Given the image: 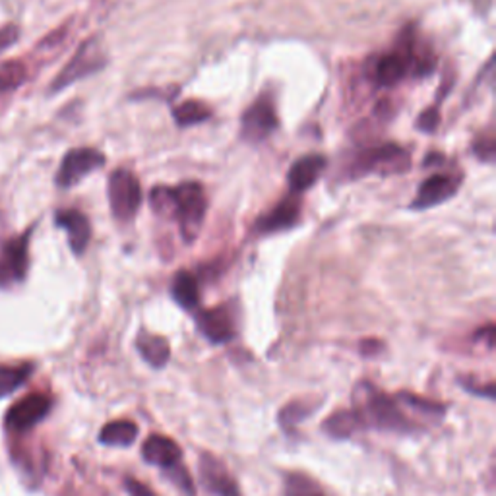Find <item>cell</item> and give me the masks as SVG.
I'll use <instances>...</instances> for the list:
<instances>
[{"mask_svg":"<svg viewBox=\"0 0 496 496\" xmlns=\"http://www.w3.org/2000/svg\"><path fill=\"white\" fill-rule=\"evenodd\" d=\"M196 322H198L200 332L208 337L212 344H227V341H231L236 334L233 314L227 306L204 310V313H200L198 318H196Z\"/></svg>","mask_w":496,"mask_h":496,"instance_id":"12","label":"cell"},{"mask_svg":"<svg viewBox=\"0 0 496 496\" xmlns=\"http://www.w3.org/2000/svg\"><path fill=\"white\" fill-rule=\"evenodd\" d=\"M103 65H105V55H103L99 41L88 39L86 43H81L78 53L72 57V60L55 78L50 91H60V89L72 86L74 81L93 74V72H97Z\"/></svg>","mask_w":496,"mask_h":496,"instance_id":"4","label":"cell"},{"mask_svg":"<svg viewBox=\"0 0 496 496\" xmlns=\"http://www.w3.org/2000/svg\"><path fill=\"white\" fill-rule=\"evenodd\" d=\"M142 456L151 465L169 469V468H173V465L181 463L182 450L174 440H171L167 437H161V434H151V437L143 442Z\"/></svg>","mask_w":496,"mask_h":496,"instance_id":"14","label":"cell"},{"mask_svg":"<svg viewBox=\"0 0 496 496\" xmlns=\"http://www.w3.org/2000/svg\"><path fill=\"white\" fill-rule=\"evenodd\" d=\"M173 298L177 301L182 308L190 310L200 301V289H198V279H196L190 272L181 270L173 279L171 287Z\"/></svg>","mask_w":496,"mask_h":496,"instance_id":"20","label":"cell"},{"mask_svg":"<svg viewBox=\"0 0 496 496\" xmlns=\"http://www.w3.org/2000/svg\"><path fill=\"white\" fill-rule=\"evenodd\" d=\"M310 411H313V409L305 407V403L293 401L291 406H287L282 413H279V422H282V425H285V427L297 425V422H301Z\"/></svg>","mask_w":496,"mask_h":496,"instance_id":"27","label":"cell"},{"mask_svg":"<svg viewBox=\"0 0 496 496\" xmlns=\"http://www.w3.org/2000/svg\"><path fill=\"white\" fill-rule=\"evenodd\" d=\"M475 153H477L479 158L484 161H492L494 159V140L487 138V140H481V143H475Z\"/></svg>","mask_w":496,"mask_h":496,"instance_id":"31","label":"cell"},{"mask_svg":"<svg viewBox=\"0 0 496 496\" xmlns=\"http://www.w3.org/2000/svg\"><path fill=\"white\" fill-rule=\"evenodd\" d=\"M396 399H398V401H401V403H406L407 407H411V409H415V411L422 413V415H430V417H434V415H442V413L446 411V407H444V406H438L437 401L422 399V398H419V396L407 394V391H403V394H398V396H396Z\"/></svg>","mask_w":496,"mask_h":496,"instance_id":"26","label":"cell"},{"mask_svg":"<svg viewBox=\"0 0 496 496\" xmlns=\"http://www.w3.org/2000/svg\"><path fill=\"white\" fill-rule=\"evenodd\" d=\"M438 122H440L438 109L430 107V109H427V111L422 112V115L419 117V120H417V127H419L421 130H425V132H434V128L438 127Z\"/></svg>","mask_w":496,"mask_h":496,"instance_id":"29","label":"cell"},{"mask_svg":"<svg viewBox=\"0 0 496 496\" xmlns=\"http://www.w3.org/2000/svg\"><path fill=\"white\" fill-rule=\"evenodd\" d=\"M26 66L19 60H3L0 62V93L14 91L24 84Z\"/></svg>","mask_w":496,"mask_h":496,"instance_id":"24","label":"cell"},{"mask_svg":"<svg viewBox=\"0 0 496 496\" xmlns=\"http://www.w3.org/2000/svg\"><path fill=\"white\" fill-rule=\"evenodd\" d=\"M285 496H326V492L308 475L289 473L285 479Z\"/></svg>","mask_w":496,"mask_h":496,"instance_id":"23","label":"cell"},{"mask_svg":"<svg viewBox=\"0 0 496 496\" xmlns=\"http://www.w3.org/2000/svg\"><path fill=\"white\" fill-rule=\"evenodd\" d=\"M50 409V399L45 394H29L18 399L6 413V429L12 432H22L35 427L39 421H43Z\"/></svg>","mask_w":496,"mask_h":496,"instance_id":"7","label":"cell"},{"mask_svg":"<svg viewBox=\"0 0 496 496\" xmlns=\"http://www.w3.org/2000/svg\"><path fill=\"white\" fill-rule=\"evenodd\" d=\"M360 425H363V421H360L357 411L341 409L324 421L322 430L328 434V437H332L336 440H344V438H349L351 434H355V430Z\"/></svg>","mask_w":496,"mask_h":496,"instance_id":"19","label":"cell"},{"mask_svg":"<svg viewBox=\"0 0 496 496\" xmlns=\"http://www.w3.org/2000/svg\"><path fill=\"white\" fill-rule=\"evenodd\" d=\"M208 119H210V109L196 99L184 101L182 105L174 109V120H177L179 127H192V124H198Z\"/></svg>","mask_w":496,"mask_h":496,"instance_id":"25","label":"cell"},{"mask_svg":"<svg viewBox=\"0 0 496 496\" xmlns=\"http://www.w3.org/2000/svg\"><path fill=\"white\" fill-rule=\"evenodd\" d=\"M380 349H382V344L378 339H365L363 345H360V351H363L365 355H376Z\"/></svg>","mask_w":496,"mask_h":496,"instance_id":"33","label":"cell"},{"mask_svg":"<svg viewBox=\"0 0 496 496\" xmlns=\"http://www.w3.org/2000/svg\"><path fill=\"white\" fill-rule=\"evenodd\" d=\"M460 189V179L452 174H432L419 186L415 200L411 202V210H427L452 198Z\"/></svg>","mask_w":496,"mask_h":496,"instance_id":"11","label":"cell"},{"mask_svg":"<svg viewBox=\"0 0 496 496\" xmlns=\"http://www.w3.org/2000/svg\"><path fill=\"white\" fill-rule=\"evenodd\" d=\"M169 471V477H171V481L177 484V487L186 494V496H194V483H192V479H190V475H189V471H186L184 468H181V463H177V465H173V468H169L167 469Z\"/></svg>","mask_w":496,"mask_h":496,"instance_id":"28","label":"cell"},{"mask_svg":"<svg viewBox=\"0 0 496 496\" xmlns=\"http://www.w3.org/2000/svg\"><path fill=\"white\" fill-rule=\"evenodd\" d=\"M409 153L399 148L398 143H386L367 151L359 159V167L363 171H375L380 174H398L409 169Z\"/></svg>","mask_w":496,"mask_h":496,"instance_id":"8","label":"cell"},{"mask_svg":"<svg viewBox=\"0 0 496 496\" xmlns=\"http://www.w3.org/2000/svg\"><path fill=\"white\" fill-rule=\"evenodd\" d=\"M324 167H326L324 155L313 153V155H305V158L297 159L293 163V167L289 169V174H287L291 190L295 194H301V192L308 190L310 186H313L318 181L320 174H322Z\"/></svg>","mask_w":496,"mask_h":496,"instance_id":"15","label":"cell"},{"mask_svg":"<svg viewBox=\"0 0 496 496\" xmlns=\"http://www.w3.org/2000/svg\"><path fill=\"white\" fill-rule=\"evenodd\" d=\"M200 477L204 487L215 496H241L239 484L227 471L225 463L210 452H202L200 456Z\"/></svg>","mask_w":496,"mask_h":496,"instance_id":"9","label":"cell"},{"mask_svg":"<svg viewBox=\"0 0 496 496\" xmlns=\"http://www.w3.org/2000/svg\"><path fill=\"white\" fill-rule=\"evenodd\" d=\"M57 225L68 233V243L74 254H84L91 239V225L88 217L78 210H62L57 213Z\"/></svg>","mask_w":496,"mask_h":496,"instance_id":"13","label":"cell"},{"mask_svg":"<svg viewBox=\"0 0 496 496\" xmlns=\"http://www.w3.org/2000/svg\"><path fill=\"white\" fill-rule=\"evenodd\" d=\"M124 489H127L128 496H158L150 487H146V484L132 477L124 481Z\"/></svg>","mask_w":496,"mask_h":496,"instance_id":"30","label":"cell"},{"mask_svg":"<svg viewBox=\"0 0 496 496\" xmlns=\"http://www.w3.org/2000/svg\"><path fill=\"white\" fill-rule=\"evenodd\" d=\"M298 213H301V204H298L295 196L285 198L282 204H277L270 213L256 223L258 231L275 233V231L289 229V227H293L297 223Z\"/></svg>","mask_w":496,"mask_h":496,"instance_id":"16","label":"cell"},{"mask_svg":"<svg viewBox=\"0 0 496 496\" xmlns=\"http://www.w3.org/2000/svg\"><path fill=\"white\" fill-rule=\"evenodd\" d=\"M105 165V155L93 148H78L65 155L57 173V184L62 189L78 184L91 171L101 169Z\"/></svg>","mask_w":496,"mask_h":496,"instance_id":"6","label":"cell"},{"mask_svg":"<svg viewBox=\"0 0 496 496\" xmlns=\"http://www.w3.org/2000/svg\"><path fill=\"white\" fill-rule=\"evenodd\" d=\"M407 65H409V57L401 55V53H391V55L382 57L376 62V70H375L376 81L384 88H391V86L399 84L403 76L407 74Z\"/></svg>","mask_w":496,"mask_h":496,"instance_id":"18","label":"cell"},{"mask_svg":"<svg viewBox=\"0 0 496 496\" xmlns=\"http://www.w3.org/2000/svg\"><path fill=\"white\" fill-rule=\"evenodd\" d=\"M136 347L140 351L142 359L153 368H161L167 365L171 357L169 341L163 336H155L150 332H140L136 337Z\"/></svg>","mask_w":496,"mask_h":496,"instance_id":"17","label":"cell"},{"mask_svg":"<svg viewBox=\"0 0 496 496\" xmlns=\"http://www.w3.org/2000/svg\"><path fill=\"white\" fill-rule=\"evenodd\" d=\"M138 438V425L132 421H112L107 422L99 432V440L107 446H130Z\"/></svg>","mask_w":496,"mask_h":496,"instance_id":"21","label":"cell"},{"mask_svg":"<svg viewBox=\"0 0 496 496\" xmlns=\"http://www.w3.org/2000/svg\"><path fill=\"white\" fill-rule=\"evenodd\" d=\"M359 401L360 421H368L382 430H409L413 425L399 409V401L382 394L368 382L359 384L355 390V403Z\"/></svg>","mask_w":496,"mask_h":496,"instance_id":"1","label":"cell"},{"mask_svg":"<svg viewBox=\"0 0 496 496\" xmlns=\"http://www.w3.org/2000/svg\"><path fill=\"white\" fill-rule=\"evenodd\" d=\"M34 372L31 363H19V365H0V398L12 394Z\"/></svg>","mask_w":496,"mask_h":496,"instance_id":"22","label":"cell"},{"mask_svg":"<svg viewBox=\"0 0 496 496\" xmlns=\"http://www.w3.org/2000/svg\"><path fill=\"white\" fill-rule=\"evenodd\" d=\"M275 128H277L275 109L272 103L264 97L258 99L243 115L241 132L246 140L262 142L264 138L270 136Z\"/></svg>","mask_w":496,"mask_h":496,"instance_id":"10","label":"cell"},{"mask_svg":"<svg viewBox=\"0 0 496 496\" xmlns=\"http://www.w3.org/2000/svg\"><path fill=\"white\" fill-rule=\"evenodd\" d=\"M205 194L198 182H184L169 189V204L165 217H174L181 223L184 241L192 243L200 233L205 215Z\"/></svg>","mask_w":496,"mask_h":496,"instance_id":"2","label":"cell"},{"mask_svg":"<svg viewBox=\"0 0 496 496\" xmlns=\"http://www.w3.org/2000/svg\"><path fill=\"white\" fill-rule=\"evenodd\" d=\"M18 39V29L16 27H4L0 29V49L12 45Z\"/></svg>","mask_w":496,"mask_h":496,"instance_id":"32","label":"cell"},{"mask_svg":"<svg viewBox=\"0 0 496 496\" xmlns=\"http://www.w3.org/2000/svg\"><path fill=\"white\" fill-rule=\"evenodd\" d=\"M109 202L112 215L120 221L132 220L142 204V186L134 173L117 169L109 179Z\"/></svg>","mask_w":496,"mask_h":496,"instance_id":"3","label":"cell"},{"mask_svg":"<svg viewBox=\"0 0 496 496\" xmlns=\"http://www.w3.org/2000/svg\"><path fill=\"white\" fill-rule=\"evenodd\" d=\"M29 236L31 229L4 243L0 251V287H10L26 279L29 267Z\"/></svg>","mask_w":496,"mask_h":496,"instance_id":"5","label":"cell"}]
</instances>
